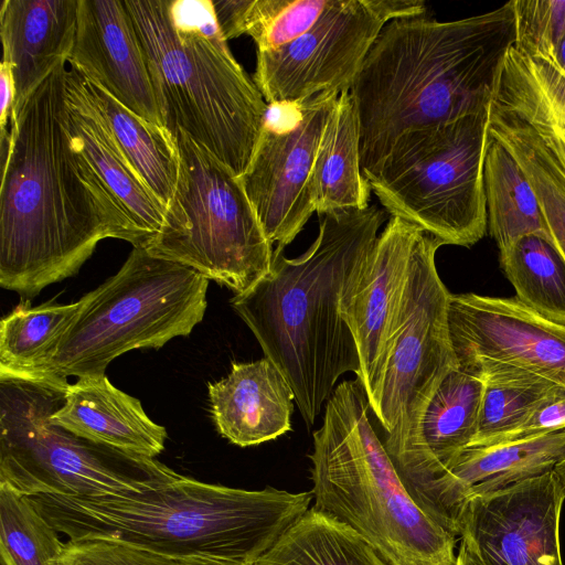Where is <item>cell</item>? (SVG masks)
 Returning a JSON list of instances; mask_svg holds the SVG:
<instances>
[{
    "mask_svg": "<svg viewBox=\"0 0 565 565\" xmlns=\"http://www.w3.org/2000/svg\"><path fill=\"white\" fill-rule=\"evenodd\" d=\"M66 62L12 113L0 141V285L30 299L77 274L107 237L134 245L68 127Z\"/></svg>",
    "mask_w": 565,
    "mask_h": 565,
    "instance_id": "obj_1",
    "label": "cell"
},
{
    "mask_svg": "<svg viewBox=\"0 0 565 565\" xmlns=\"http://www.w3.org/2000/svg\"><path fill=\"white\" fill-rule=\"evenodd\" d=\"M514 42L511 1L455 21L418 15L385 24L350 89L363 175L403 134L489 109Z\"/></svg>",
    "mask_w": 565,
    "mask_h": 565,
    "instance_id": "obj_2",
    "label": "cell"
},
{
    "mask_svg": "<svg viewBox=\"0 0 565 565\" xmlns=\"http://www.w3.org/2000/svg\"><path fill=\"white\" fill-rule=\"evenodd\" d=\"M319 216L318 236L302 255L274 250L270 271L231 306L284 375L308 426L348 372L361 375L354 337L340 313L342 291L375 244L384 212L331 211Z\"/></svg>",
    "mask_w": 565,
    "mask_h": 565,
    "instance_id": "obj_3",
    "label": "cell"
},
{
    "mask_svg": "<svg viewBox=\"0 0 565 565\" xmlns=\"http://www.w3.org/2000/svg\"><path fill=\"white\" fill-rule=\"evenodd\" d=\"M29 498L72 541L105 539L172 558L205 556L252 563L309 509L313 495L271 487L243 490L182 476L130 494Z\"/></svg>",
    "mask_w": 565,
    "mask_h": 565,
    "instance_id": "obj_4",
    "label": "cell"
},
{
    "mask_svg": "<svg viewBox=\"0 0 565 565\" xmlns=\"http://www.w3.org/2000/svg\"><path fill=\"white\" fill-rule=\"evenodd\" d=\"M142 44L160 114L235 175L246 170L270 108L233 56L212 0H124Z\"/></svg>",
    "mask_w": 565,
    "mask_h": 565,
    "instance_id": "obj_5",
    "label": "cell"
},
{
    "mask_svg": "<svg viewBox=\"0 0 565 565\" xmlns=\"http://www.w3.org/2000/svg\"><path fill=\"white\" fill-rule=\"evenodd\" d=\"M362 383L345 380L313 431V508L345 523L391 565H456V536L408 493L370 418Z\"/></svg>",
    "mask_w": 565,
    "mask_h": 565,
    "instance_id": "obj_6",
    "label": "cell"
},
{
    "mask_svg": "<svg viewBox=\"0 0 565 565\" xmlns=\"http://www.w3.org/2000/svg\"><path fill=\"white\" fill-rule=\"evenodd\" d=\"M70 385L57 376H0V483L20 494L95 498L159 488L182 476L52 424Z\"/></svg>",
    "mask_w": 565,
    "mask_h": 565,
    "instance_id": "obj_7",
    "label": "cell"
},
{
    "mask_svg": "<svg viewBox=\"0 0 565 565\" xmlns=\"http://www.w3.org/2000/svg\"><path fill=\"white\" fill-rule=\"evenodd\" d=\"M207 286L194 269L134 247L114 276L82 297V308L39 376L105 375L128 351L159 349L189 335L204 318Z\"/></svg>",
    "mask_w": 565,
    "mask_h": 565,
    "instance_id": "obj_8",
    "label": "cell"
},
{
    "mask_svg": "<svg viewBox=\"0 0 565 565\" xmlns=\"http://www.w3.org/2000/svg\"><path fill=\"white\" fill-rule=\"evenodd\" d=\"M179 175L159 232L143 246L243 294L271 268L273 243L239 177L178 129Z\"/></svg>",
    "mask_w": 565,
    "mask_h": 565,
    "instance_id": "obj_9",
    "label": "cell"
},
{
    "mask_svg": "<svg viewBox=\"0 0 565 565\" xmlns=\"http://www.w3.org/2000/svg\"><path fill=\"white\" fill-rule=\"evenodd\" d=\"M489 109L399 136L365 177L392 216L444 245L469 247L488 225L483 167Z\"/></svg>",
    "mask_w": 565,
    "mask_h": 565,
    "instance_id": "obj_10",
    "label": "cell"
},
{
    "mask_svg": "<svg viewBox=\"0 0 565 565\" xmlns=\"http://www.w3.org/2000/svg\"><path fill=\"white\" fill-rule=\"evenodd\" d=\"M441 245L425 231L417 238L374 413L402 481L415 463L419 428L431 397L459 367L448 326L451 294L435 262Z\"/></svg>",
    "mask_w": 565,
    "mask_h": 565,
    "instance_id": "obj_11",
    "label": "cell"
},
{
    "mask_svg": "<svg viewBox=\"0 0 565 565\" xmlns=\"http://www.w3.org/2000/svg\"><path fill=\"white\" fill-rule=\"evenodd\" d=\"M425 12L423 0H329L301 36L257 52L253 81L271 107L296 108L321 94L350 90L385 24Z\"/></svg>",
    "mask_w": 565,
    "mask_h": 565,
    "instance_id": "obj_12",
    "label": "cell"
},
{
    "mask_svg": "<svg viewBox=\"0 0 565 565\" xmlns=\"http://www.w3.org/2000/svg\"><path fill=\"white\" fill-rule=\"evenodd\" d=\"M565 490L552 470L469 497L456 531L478 565H564L559 521Z\"/></svg>",
    "mask_w": 565,
    "mask_h": 565,
    "instance_id": "obj_13",
    "label": "cell"
},
{
    "mask_svg": "<svg viewBox=\"0 0 565 565\" xmlns=\"http://www.w3.org/2000/svg\"><path fill=\"white\" fill-rule=\"evenodd\" d=\"M338 96L321 94L297 106L287 127L268 120L239 177L265 234L280 247L296 238L315 212L310 179Z\"/></svg>",
    "mask_w": 565,
    "mask_h": 565,
    "instance_id": "obj_14",
    "label": "cell"
},
{
    "mask_svg": "<svg viewBox=\"0 0 565 565\" xmlns=\"http://www.w3.org/2000/svg\"><path fill=\"white\" fill-rule=\"evenodd\" d=\"M422 231L411 222L391 216L341 295L340 313L354 337L360 356L358 380L373 414L379 405L414 247Z\"/></svg>",
    "mask_w": 565,
    "mask_h": 565,
    "instance_id": "obj_15",
    "label": "cell"
},
{
    "mask_svg": "<svg viewBox=\"0 0 565 565\" xmlns=\"http://www.w3.org/2000/svg\"><path fill=\"white\" fill-rule=\"evenodd\" d=\"M448 326L460 369L490 360L524 369L565 388V326L546 319L515 296L451 294Z\"/></svg>",
    "mask_w": 565,
    "mask_h": 565,
    "instance_id": "obj_16",
    "label": "cell"
},
{
    "mask_svg": "<svg viewBox=\"0 0 565 565\" xmlns=\"http://www.w3.org/2000/svg\"><path fill=\"white\" fill-rule=\"evenodd\" d=\"M67 62L130 110L161 125L145 51L125 1L78 0Z\"/></svg>",
    "mask_w": 565,
    "mask_h": 565,
    "instance_id": "obj_17",
    "label": "cell"
},
{
    "mask_svg": "<svg viewBox=\"0 0 565 565\" xmlns=\"http://www.w3.org/2000/svg\"><path fill=\"white\" fill-rule=\"evenodd\" d=\"M565 456V429L487 447H468L428 488L423 511L456 537L466 499L554 470Z\"/></svg>",
    "mask_w": 565,
    "mask_h": 565,
    "instance_id": "obj_18",
    "label": "cell"
},
{
    "mask_svg": "<svg viewBox=\"0 0 565 565\" xmlns=\"http://www.w3.org/2000/svg\"><path fill=\"white\" fill-rule=\"evenodd\" d=\"M68 127L73 143L95 172L134 236L143 247L160 230L166 207L153 195L115 140L86 83L67 70Z\"/></svg>",
    "mask_w": 565,
    "mask_h": 565,
    "instance_id": "obj_19",
    "label": "cell"
},
{
    "mask_svg": "<svg viewBox=\"0 0 565 565\" xmlns=\"http://www.w3.org/2000/svg\"><path fill=\"white\" fill-rule=\"evenodd\" d=\"M78 0H3L0 9L2 62L12 71L13 111L67 62L76 36ZM12 111V113H13Z\"/></svg>",
    "mask_w": 565,
    "mask_h": 565,
    "instance_id": "obj_20",
    "label": "cell"
},
{
    "mask_svg": "<svg viewBox=\"0 0 565 565\" xmlns=\"http://www.w3.org/2000/svg\"><path fill=\"white\" fill-rule=\"evenodd\" d=\"M207 388L215 426L232 444L255 446L291 429L294 391L267 358L233 363L228 375Z\"/></svg>",
    "mask_w": 565,
    "mask_h": 565,
    "instance_id": "obj_21",
    "label": "cell"
},
{
    "mask_svg": "<svg viewBox=\"0 0 565 565\" xmlns=\"http://www.w3.org/2000/svg\"><path fill=\"white\" fill-rule=\"evenodd\" d=\"M51 422L86 439L149 458L164 449L168 436L163 426L147 416L139 399L115 387L106 375L70 383Z\"/></svg>",
    "mask_w": 565,
    "mask_h": 565,
    "instance_id": "obj_22",
    "label": "cell"
},
{
    "mask_svg": "<svg viewBox=\"0 0 565 565\" xmlns=\"http://www.w3.org/2000/svg\"><path fill=\"white\" fill-rule=\"evenodd\" d=\"M482 395V377L458 367L443 380L431 397L422 419L415 463L403 481L422 510L431 482L475 440Z\"/></svg>",
    "mask_w": 565,
    "mask_h": 565,
    "instance_id": "obj_23",
    "label": "cell"
},
{
    "mask_svg": "<svg viewBox=\"0 0 565 565\" xmlns=\"http://www.w3.org/2000/svg\"><path fill=\"white\" fill-rule=\"evenodd\" d=\"M492 104L529 126L565 169V73L555 61L512 46Z\"/></svg>",
    "mask_w": 565,
    "mask_h": 565,
    "instance_id": "obj_24",
    "label": "cell"
},
{
    "mask_svg": "<svg viewBox=\"0 0 565 565\" xmlns=\"http://www.w3.org/2000/svg\"><path fill=\"white\" fill-rule=\"evenodd\" d=\"M371 185L361 169V132L350 90L339 94L329 116L310 179L315 212L369 207Z\"/></svg>",
    "mask_w": 565,
    "mask_h": 565,
    "instance_id": "obj_25",
    "label": "cell"
},
{
    "mask_svg": "<svg viewBox=\"0 0 565 565\" xmlns=\"http://www.w3.org/2000/svg\"><path fill=\"white\" fill-rule=\"evenodd\" d=\"M462 370L483 380L479 428L469 447L505 443L540 406L565 395L552 381L501 362L482 360Z\"/></svg>",
    "mask_w": 565,
    "mask_h": 565,
    "instance_id": "obj_26",
    "label": "cell"
},
{
    "mask_svg": "<svg viewBox=\"0 0 565 565\" xmlns=\"http://www.w3.org/2000/svg\"><path fill=\"white\" fill-rule=\"evenodd\" d=\"M86 83L118 146L166 207L174 193L180 167L173 136L162 125L130 110L98 85L88 79Z\"/></svg>",
    "mask_w": 565,
    "mask_h": 565,
    "instance_id": "obj_27",
    "label": "cell"
},
{
    "mask_svg": "<svg viewBox=\"0 0 565 565\" xmlns=\"http://www.w3.org/2000/svg\"><path fill=\"white\" fill-rule=\"evenodd\" d=\"M252 565H391L356 531L312 508Z\"/></svg>",
    "mask_w": 565,
    "mask_h": 565,
    "instance_id": "obj_28",
    "label": "cell"
},
{
    "mask_svg": "<svg viewBox=\"0 0 565 565\" xmlns=\"http://www.w3.org/2000/svg\"><path fill=\"white\" fill-rule=\"evenodd\" d=\"M488 224L500 253L529 234L548 236L537 195L511 152L489 136L483 167Z\"/></svg>",
    "mask_w": 565,
    "mask_h": 565,
    "instance_id": "obj_29",
    "label": "cell"
},
{
    "mask_svg": "<svg viewBox=\"0 0 565 565\" xmlns=\"http://www.w3.org/2000/svg\"><path fill=\"white\" fill-rule=\"evenodd\" d=\"M83 299L71 303L21 302L0 322V376L42 374L55 355Z\"/></svg>",
    "mask_w": 565,
    "mask_h": 565,
    "instance_id": "obj_30",
    "label": "cell"
},
{
    "mask_svg": "<svg viewBox=\"0 0 565 565\" xmlns=\"http://www.w3.org/2000/svg\"><path fill=\"white\" fill-rule=\"evenodd\" d=\"M489 135L521 166L537 195L550 238L565 260V169L557 156L511 114L494 118Z\"/></svg>",
    "mask_w": 565,
    "mask_h": 565,
    "instance_id": "obj_31",
    "label": "cell"
},
{
    "mask_svg": "<svg viewBox=\"0 0 565 565\" xmlns=\"http://www.w3.org/2000/svg\"><path fill=\"white\" fill-rule=\"evenodd\" d=\"M329 0H213L217 25L226 41L249 35L257 52L287 45L307 32Z\"/></svg>",
    "mask_w": 565,
    "mask_h": 565,
    "instance_id": "obj_32",
    "label": "cell"
},
{
    "mask_svg": "<svg viewBox=\"0 0 565 565\" xmlns=\"http://www.w3.org/2000/svg\"><path fill=\"white\" fill-rule=\"evenodd\" d=\"M500 264L521 302L565 326V260L548 236L519 238L500 253Z\"/></svg>",
    "mask_w": 565,
    "mask_h": 565,
    "instance_id": "obj_33",
    "label": "cell"
},
{
    "mask_svg": "<svg viewBox=\"0 0 565 565\" xmlns=\"http://www.w3.org/2000/svg\"><path fill=\"white\" fill-rule=\"evenodd\" d=\"M65 543L29 497L0 483L2 565H61Z\"/></svg>",
    "mask_w": 565,
    "mask_h": 565,
    "instance_id": "obj_34",
    "label": "cell"
},
{
    "mask_svg": "<svg viewBox=\"0 0 565 565\" xmlns=\"http://www.w3.org/2000/svg\"><path fill=\"white\" fill-rule=\"evenodd\" d=\"M514 47L526 55L554 60L565 35V0H512Z\"/></svg>",
    "mask_w": 565,
    "mask_h": 565,
    "instance_id": "obj_35",
    "label": "cell"
},
{
    "mask_svg": "<svg viewBox=\"0 0 565 565\" xmlns=\"http://www.w3.org/2000/svg\"><path fill=\"white\" fill-rule=\"evenodd\" d=\"M61 565H179L175 558L105 539L70 540Z\"/></svg>",
    "mask_w": 565,
    "mask_h": 565,
    "instance_id": "obj_36",
    "label": "cell"
},
{
    "mask_svg": "<svg viewBox=\"0 0 565 565\" xmlns=\"http://www.w3.org/2000/svg\"><path fill=\"white\" fill-rule=\"evenodd\" d=\"M565 429V395L540 406L505 441L541 436Z\"/></svg>",
    "mask_w": 565,
    "mask_h": 565,
    "instance_id": "obj_37",
    "label": "cell"
},
{
    "mask_svg": "<svg viewBox=\"0 0 565 565\" xmlns=\"http://www.w3.org/2000/svg\"><path fill=\"white\" fill-rule=\"evenodd\" d=\"M15 102V86L11 67L1 62L0 64V141L8 135L7 126L11 121Z\"/></svg>",
    "mask_w": 565,
    "mask_h": 565,
    "instance_id": "obj_38",
    "label": "cell"
},
{
    "mask_svg": "<svg viewBox=\"0 0 565 565\" xmlns=\"http://www.w3.org/2000/svg\"><path fill=\"white\" fill-rule=\"evenodd\" d=\"M179 565H252V563L224 557L194 556L175 558Z\"/></svg>",
    "mask_w": 565,
    "mask_h": 565,
    "instance_id": "obj_39",
    "label": "cell"
},
{
    "mask_svg": "<svg viewBox=\"0 0 565 565\" xmlns=\"http://www.w3.org/2000/svg\"><path fill=\"white\" fill-rule=\"evenodd\" d=\"M456 565H478L461 543L457 554Z\"/></svg>",
    "mask_w": 565,
    "mask_h": 565,
    "instance_id": "obj_40",
    "label": "cell"
},
{
    "mask_svg": "<svg viewBox=\"0 0 565 565\" xmlns=\"http://www.w3.org/2000/svg\"><path fill=\"white\" fill-rule=\"evenodd\" d=\"M553 61H555L565 73V35L559 43L556 56Z\"/></svg>",
    "mask_w": 565,
    "mask_h": 565,
    "instance_id": "obj_41",
    "label": "cell"
},
{
    "mask_svg": "<svg viewBox=\"0 0 565 565\" xmlns=\"http://www.w3.org/2000/svg\"><path fill=\"white\" fill-rule=\"evenodd\" d=\"M558 480L561 481L564 490H565V456L564 458L555 466L554 470Z\"/></svg>",
    "mask_w": 565,
    "mask_h": 565,
    "instance_id": "obj_42",
    "label": "cell"
}]
</instances>
